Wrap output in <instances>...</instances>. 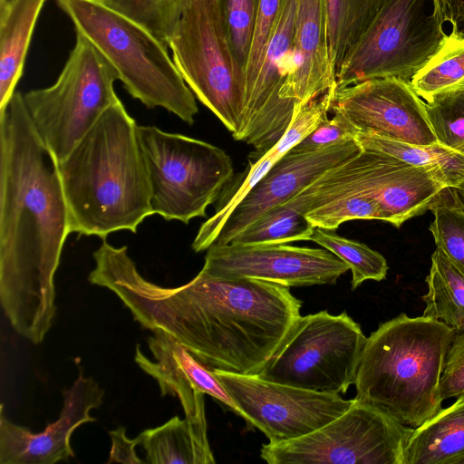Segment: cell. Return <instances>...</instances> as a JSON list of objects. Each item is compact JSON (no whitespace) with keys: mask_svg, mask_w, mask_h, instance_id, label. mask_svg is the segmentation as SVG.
Returning a JSON list of instances; mask_svg holds the SVG:
<instances>
[{"mask_svg":"<svg viewBox=\"0 0 464 464\" xmlns=\"http://www.w3.org/2000/svg\"><path fill=\"white\" fill-rule=\"evenodd\" d=\"M127 249L103 239L89 282L114 293L144 328L169 334L211 371L258 375L300 316L302 302L288 286L201 269L185 285L163 287L139 273Z\"/></svg>","mask_w":464,"mask_h":464,"instance_id":"obj_1","label":"cell"},{"mask_svg":"<svg viewBox=\"0 0 464 464\" xmlns=\"http://www.w3.org/2000/svg\"><path fill=\"white\" fill-rule=\"evenodd\" d=\"M69 231L58 166L14 92L0 107V301L34 344L56 313L54 276Z\"/></svg>","mask_w":464,"mask_h":464,"instance_id":"obj_2","label":"cell"},{"mask_svg":"<svg viewBox=\"0 0 464 464\" xmlns=\"http://www.w3.org/2000/svg\"><path fill=\"white\" fill-rule=\"evenodd\" d=\"M69 231L105 239L153 215L138 125L121 101L57 163Z\"/></svg>","mask_w":464,"mask_h":464,"instance_id":"obj_3","label":"cell"},{"mask_svg":"<svg viewBox=\"0 0 464 464\" xmlns=\"http://www.w3.org/2000/svg\"><path fill=\"white\" fill-rule=\"evenodd\" d=\"M455 330L443 322L402 313L366 338L354 399L411 428L442 409L440 378Z\"/></svg>","mask_w":464,"mask_h":464,"instance_id":"obj_4","label":"cell"},{"mask_svg":"<svg viewBox=\"0 0 464 464\" xmlns=\"http://www.w3.org/2000/svg\"><path fill=\"white\" fill-rule=\"evenodd\" d=\"M76 34L113 66L125 90L148 108L161 107L192 125L198 112L194 93L167 46L145 28L98 0H56Z\"/></svg>","mask_w":464,"mask_h":464,"instance_id":"obj_5","label":"cell"},{"mask_svg":"<svg viewBox=\"0 0 464 464\" xmlns=\"http://www.w3.org/2000/svg\"><path fill=\"white\" fill-rule=\"evenodd\" d=\"M153 214L188 224L206 217L234 175L231 158L207 141L166 132L156 126H138Z\"/></svg>","mask_w":464,"mask_h":464,"instance_id":"obj_6","label":"cell"},{"mask_svg":"<svg viewBox=\"0 0 464 464\" xmlns=\"http://www.w3.org/2000/svg\"><path fill=\"white\" fill-rule=\"evenodd\" d=\"M113 66L85 38L76 42L56 82L23 94L38 135L56 162L63 160L104 111L119 102Z\"/></svg>","mask_w":464,"mask_h":464,"instance_id":"obj_7","label":"cell"},{"mask_svg":"<svg viewBox=\"0 0 464 464\" xmlns=\"http://www.w3.org/2000/svg\"><path fill=\"white\" fill-rule=\"evenodd\" d=\"M447 35L433 0H385L340 63L336 89L378 78L410 82Z\"/></svg>","mask_w":464,"mask_h":464,"instance_id":"obj_8","label":"cell"},{"mask_svg":"<svg viewBox=\"0 0 464 464\" xmlns=\"http://www.w3.org/2000/svg\"><path fill=\"white\" fill-rule=\"evenodd\" d=\"M169 48L188 88L235 138L244 117L245 77L228 41L219 1H194Z\"/></svg>","mask_w":464,"mask_h":464,"instance_id":"obj_9","label":"cell"},{"mask_svg":"<svg viewBox=\"0 0 464 464\" xmlns=\"http://www.w3.org/2000/svg\"><path fill=\"white\" fill-rule=\"evenodd\" d=\"M346 312L299 316L260 378L328 393H345L354 384L366 341Z\"/></svg>","mask_w":464,"mask_h":464,"instance_id":"obj_10","label":"cell"},{"mask_svg":"<svg viewBox=\"0 0 464 464\" xmlns=\"http://www.w3.org/2000/svg\"><path fill=\"white\" fill-rule=\"evenodd\" d=\"M445 187L425 169L386 153L361 149L288 201L303 213L307 208L348 195H363L374 198L388 223L399 228L410 218L430 210Z\"/></svg>","mask_w":464,"mask_h":464,"instance_id":"obj_11","label":"cell"},{"mask_svg":"<svg viewBox=\"0 0 464 464\" xmlns=\"http://www.w3.org/2000/svg\"><path fill=\"white\" fill-rule=\"evenodd\" d=\"M412 430L355 400L343 414L307 435L263 444L260 457L269 464H402Z\"/></svg>","mask_w":464,"mask_h":464,"instance_id":"obj_12","label":"cell"},{"mask_svg":"<svg viewBox=\"0 0 464 464\" xmlns=\"http://www.w3.org/2000/svg\"><path fill=\"white\" fill-rule=\"evenodd\" d=\"M231 396L237 414L269 442L307 435L343 414L355 401L336 393L273 382L257 375L213 371Z\"/></svg>","mask_w":464,"mask_h":464,"instance_id":"obj_13","label":"cell"},{"mask_svg":"<svg viewBox=\"0 0 464 464\" xmlns=\"http://www.w3.org/2000/svg\"><path fill=\"white\" fill-rule=\"evenodd\" d=\"M331 110L357 132L414 145L438 142L424 101L401 79H372L336 89Z\"/></svg>","mask_w":464,"mask_h":464,"instance_id":"obj_14","label":"cell"},{"mask_svg":"<svg viewBox=\"0 0 464 464\" xmlns=\"http://www.w3.org/2000/svg\"><path fill=\"white\" fill-rule=\"evenodd\" d=\"M202 270L219 277H249L285 286L334 285L350 270L325 248L278 245L213 244Z\"/></svg>","mask_w":464,"mask_h":464,"instance_id":"obj_15","label":"cell"},{"mask_svg":"<svg viewBox=\"0 0 464 464\" xmlns=\"http://www.w3.org/2000/svg\"><path fill=\"white\" fill-rule=\"evenodd\" d=\"M295 0H282L257 77L245 97L241 129L234 138L265 153L285 134L293 115L281 99L294 53Z\"/></svg>","mask_w":464,"mask_h":464,"instance_id":"obj_16","label":"cell"},{"mask_svg":"<svg viewBox=\"0 0 464 464\" xmlns=\"http://www.w3.org/2000/svg\"><path fill=\"white\" fill-rule=\"evenodd\" d=\"M353 139L315 150H290L233 209L213 244L226 245L270 208L294 198L329 169L361 150Z\"/></svg>","mask_w":464,"mask_h":464,"instance_id":"obj_17","label":"cell"},{"mask_svg":"<svg viewBox=\"0 0 464 464\" xmlns=\"http://www.w3.org/2000/svg\"><path fill=\"white\" fill-rule=\"evenodd\" d=\"M63 396L59 419L36 433L6 419L2 408L0 464H54L74 457L71 437L81 425L96 420L90 412L102 405L104 391L81 370Z\"/></svg>","mask_w":464,"mask_h":464,"instance_id":"obj_18","label":"cell"},{"mask_svg":"<svg viewBox=\"0 0 464 464\" xmlns=\"http://www.w3.org/2000/svg\"><path fill=\"white\" fill-rule=\"evenodd\" d=\"M335 90L324 0H295L293 63L281 99L294 117L300 106Z\"/></svg>","mask_w":464,"mask_h":464,"instance_id":"obj_19","label":"cell"},{"mask_svg":"<svg viewBox=\"0 0 464 464\" xmlns=\"http://www.w3.org/2000/svg\"><path fill=\"white\" fill-rule=\"evenodd\" d=\"M154 360H150L136 345L134 360L140 368L155 379L162 396L171 395L179 388L190 386L208 394L238 412L227 390L213 371L201 363L184 345L163 331H154L148 338Z\"/></svg>","mask_w":464,"mask_h":464,"instance_id":"obj_20","label":"cell"},{"mask_svg":"<svg viewBox=\"0 0 464 464\" xmlns=\"http://www.w3.org/2000/svg\"><path fill=\"white\" fill-rule=\"evenodd\" d=\"M402 464H464V394L413 429Z\"/></svg>","mask_w":464,"mask_h":464,"instance_id":"obj_21","label":"cell"},{"mask_svg":"<svg viewBox=\"0 0 464 464\" xmlns=\"http://www.w3.org/2000/svg\"><path fill=\"white\" fill-rule=\"evenodd\" d=\"M46 0H16L0 12V107L14 93L32 34Z\"/></svg>","mask_w":464,"mask_h":464,"instance_id":"obj_22","label":"cell"},{"mask_svg":"<svg viewBox=\"0 0 464 464\" xmlns=\"http://www.w3.org/2000/svg\"><path fill=\"white\" fill-rule=\"evenodd\" d=\"M146 451V463L151 464H213L207 430L186 418L172 417L164 424L148 429L139 436Z\"/></svg>","mask_w":464,"mask_h":464,"instance_id":"obj_23","label":"cell"},{"mask_svg":"<svg viewBox=\"0 0 464 464\" xmlns=\"http://www.w3.org/2000/svg\"><path fill=\"white\" fill-rule=\"evenodd\" d=\"M362 149L391 155L411 165L425 169L446 187L458 188L464 183V155L439 142L414 145L356 132Z\"/></svg>","mask_w":464,"mask_h":464,"instance_id":"obj_24","label":"cell"},{"mask_svg":"<svg viewBox=\"0 0 464 464\" xmlns=\"http://www.w3.org/2000/svg\"><path fill=\"white\" fill-rule=\"evenodd\" d=\"M425 281L422 315L440 320L455 332L464 331V271L436 247Z\"/></svg>","mask_w":464,"mask_h":464,"instance_id":"obj_25","label":"cell"},{"mask_svg":"<svg viewBox=\"0 0 464 464\" xmlns=\"http://www.w3.org/2000/svg\"><path fill=\"white\" fill-rule=\"evenodd\" d=\"M385 0H324L329 55L337 69Z\"/></svg>","mask_w":464,"mask_h":464,"instance_id":"obj_26","label":"cell"},{"mask_svg":"<svg viewBox=\"0 0 464 464\" xmlns=\"http://www.w3.org/2000/svg\"><path fill=\"white\" fill-rule=\"evenodd\" d=\"M410 84L426 102L439 94L464 88V36L448 34Z\"/></svg>","mask_w":464,"mask_h":464,"instance_id":"obj_27","label":"cell"},{"mask_svg":"<svg viewBox=\"0 0 464 464\" xmlns=\"http://www.w3.org/2000/svg\"><path fill=\"white\" fill-rule=\"evenodd\" d=\"M314 227L292 203L277 205L249 224L228 244L278 245L310 240Z\"/></svg>","mask_w":464,"mask_h":464,"instance_id":"obj_28","label":"cell"},{"mask_svg":"<svg viewBox=\"0 0 464 464\" xmlns=\"http://www.w3.org/2000/svg\"><path fill=\"white\" fill-rule=\"evenodd\" d=\"M430 231L436 247L464 271V201L458 189L443 188L430 205Z\"/></svg>","mask_w":464,"mask_h":464,"instance_id":"obj_29","label":"cell"},{"mask_svg":"<svg viewBox=\"0 0 464 464\" xmlns=\"http://www.w3.org/2000/svg\"><path fill=\"white\" fill-rule=\"evenodd\" d=\"M312 241L327 249L345 264L352 271V289L364 281H382L388 272L385 257L367 245L338 235L335 229L314 227Z\"/></svg>","mask_w":464,"mask_h":464,"instance_id":"obj_30","label":"cell"},{"mask_svg":"<svg viewBox=\"0 0 464 464\" xmlns=\"http://www.w3.org/2000/svg\"><path fill=\"white\" fill-rule=\"evenodd\" d=\"M131 19L169 47L176 26L196 0H98Z\"/></svg>","mask_w":464,"mask_h":464,"instance_id":"obj_31","label":"cell"},{"mask_svg":"<svg viewBox=\"0 0 464 464\" xmlns=\"http://www.w3.org/2000/svg\"><path fill=\"white\" fill-rule=\"evenodd\" d=\"M424 106L437 141L464 155V88L439 94Z\"/></svg>","mask_w":464,"mask_h":464,"instance_id":"obj_32","label":"cell"},{"mask_svg":"<svg viewBox=\"0 0 464 464\" xmlns=\"http://www.w3.org/2000/svg\"><path fill=\"white\" fill-rule=\"evenodd\" d=\"M303 213L314 227L325 229H336L343 222L355 219H376L388 223L380 204L363 195H348L307 208Z\"/></svg>","mask_w":464,"mask_h":464,"instance_id":"obj_33","label":"cell"},{"mask_svg":"<svg viewBox=\"0 0 464 464\" xmlns=\"http://www.w3.org/2000/svg\"><path fill=\"white\" fill-rule=\"evenodd\" d=\"M218 1L232 52L245 73L259 0Z\"/></svg>","mask_w":464,"mask_h":464,"instance_id":"obj_34","label":"cell"},{"mask_svg":"<svg viewBox=\"0 0 464 464\" xmlns=\"http://www.w3.org/2000/svg\"><path fill=\"white\" fill-rule=\"evenodd\" d=\"M282 0H259L248 59L245 67V97L260 71Z\"/></svg>","mask_w":464,"mask_h":464,"instance_id":"obj_35","label":"cell"},{"mask_svg":"<svg viewBox=\"0 0 464 464\" xmlns=\"http://www.w3.org/2000/svg\"><path fill=\"white\" fill-rule=\"evenodd\" d=\"M443 401L464 394V331L455 332L449 345L440 378Z\"/></svg>","mask_w":464,"mask_h":464,"instance_id":"obj_36","label":"cell"},{"mask_svg":"<svg viewBox=\"0 0 464 464\" xmlns=\"http://www.w3.org/2000/svg\"><path fill=\"white\" fill-rule=\"evenodd\" d=\"M334 113V115L331 120L324 121L292 149L295 150H315L353 140L357 132L354 127L341 113Z\"/></svg>","mask_w":464,"mask_h":464,"instance_id":"obj_37","label":"cell"},{"mask_svg":"<svg viewBox=\"0 0 464 464\" xmlns=\"http://www.w3.org/2000/svg\"><path fill=\"white\" fill-rule=\"evenodd\" d=\"M111 439V449L107 463L121 462L128 464H142L136 453V446L140 444V440L136 437L133 440L126 436V429L119 427L109 432Z\"/></svg>","mask_w":464,"mask_h":464,"instance_id":"obj_38","label":"cell"},{"mask_svg":"<svg viewBox=\"0 0 464 464\" xmlns=\"http://www.w3.org/2000/svg\"><path fill=\"white\" fill-rule=\"evenodd\" d=\"M440 24L451 25L450 34L464 36V0H433Z\"/></svg>","mask_w":464,"mask_h":464,"instance_id":"obj_39","label":"cell"},{"mask_svg":"<svg viewBox=\"0 0 464 464\" xmlns=\"http://www.w3.org/2000/svg\"><path fill=\"white\" fill-rule=\"evenodd\" d=\"M16 0H0V12L5 10L9 5H11Z\"/></svg>","mask_w":464,"mask_h":464,"instance_id":"obj_40","label":"cell"},{"mask_svg":"<svg viewBox=\"0 0 464 464\" xmlns=\"http://www.w3.org/2000/svg\"><path fill=\"white\" fill-rule=\"evenodd\" d=\"M457 189H458V191H459V195H460L461 198H462V199H463V201H464V183H463V184H461V185H460Z\"/></svg>","mask_w":464,"mask_h":464,"instance_id":"obj_41","label":"cell"}]
</instances>
